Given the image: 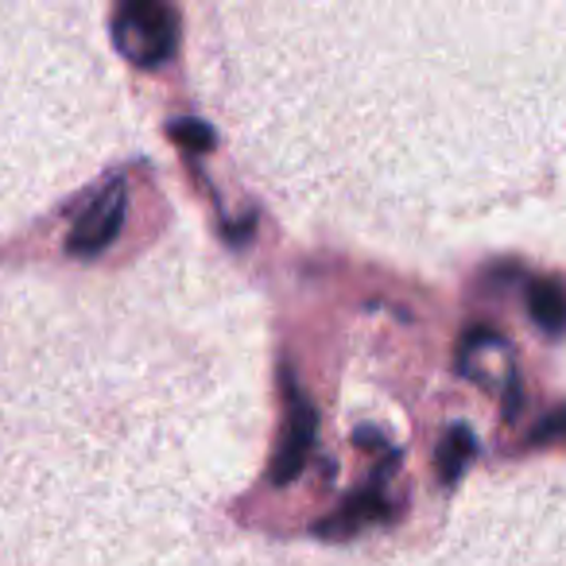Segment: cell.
Listing matches in <instances>:
<instances>
[{"instance_id": "1", "label": "cell", "mask_w": 566, "mask_h": 566, "mask_svg": "<svg viewBox=\"0 0 566 566\" xmlns=\"http://www.w3.org/2000/svg\"><path fill=\"white\" fill-rule=\"evenodd\" d=\"M113 43L133 66L151 71V66L167 63L175 55L179 17L159 0H128L113 12Z\"/></svg>"}, {"instance_id": "2", "label": "cell", "mask_w": 566, "mask_h": 566, "mask_svg": "<svg viewBox=\"0 0 566 566\" xmlns=\"http://www.w3.org/2000/svg\"><path fill=\"white\" fill-rule=\"evenodd\" d=\"M125 210H128V190L120 179L105 182L86 206L74 218L71 233H66V249L74 256H102L113 241H117L120 226H125Z\"/></svg>"}, {"instance_id": "3", "label": "cell", "mask_w": 566, "mask_h": 566, "mask_svg": "<svg viewBox=\"0 0 566 566\" xmlns=\"http://www.w3.org/2000/svg\"><path fill=\"white\" fill-rule=\"evenodd\" d=\"M315 427L318 416L315 408L307 403V396L292 392L287 396V419H283V431H280V447L272 454V481L275 485H287L303 473L311 458V447H315Z\"/></svg>"}, {"instance_id": "4", "label": "cell", "mask_w": 566, "mask_h": 566, "mask_svg": "<svg viewBox=\"0 0 566 566\" xmlns=\"http://www.w3.org/2000/svg\"><path fill=\"white\" fill-rule=\"evenodd\" d=\"M385 512H388V504H385V496H380V489H365L361 496L342 504L331 520H323V524H318V535H349V532H357L365 520H380Z\"/></svg>"}, {"instance_id": "5", "label": "cell", "mask_w": 566, "mask_h": 566, "mask_svg": "<svg viewBox=\"0 0 566 566\" xmlns=\"http://www.w3.org/2000/svg\"><path fill=\"white\" fill-rule=\"evenodd\" d=\"M527 311H532L535 326L547 334L566 331V292L555 280H535L527 287Z\"/></svg>"}, {"instance_id": "6", "label": "cell", "mask_w": 566, "mask_h": 566, "mask_svg": "<svg viewBox=\"0 0 566 566\" xmlns=\"http://www.w3.org/2000/svg\"><path fill=\"white\" fill-rule=\"evenodd\" d=\"M470 454H473V434L465 431V427H454V431L447 434V442H442V450H439L442 481H454L458 473H462V465L470 462Z\"/></svg>"}, {"instance_id": "7", "label": "cell", "mask_w": 566, "mask_h": 566, "mask_svg": "<svg viewBox=\"0 0 566 566\" xmlns=\"http://www.w3.org/2000/svg\"><path fill=\"white\" fill-rule=\"evenodd\" d=\"M171 140L182 144V148H190V151H206L213 144V133L202 125V120H175Z\"/></svg>"}, {"instance_id": "8", "label": "cell", "mask_w": 566, "mask_h": 566, "mask_svg": "<svg viewBox=\"0 0 566 566\" xmlns=\"http://www.w3.org/2000/svg\"><path fill=\"white\" fill-rule=\"evenodd\" d=\"M535 442H543V447H547V442H566V408L551 411V416L535 427Z\"/></svg>"}]
</instances>
